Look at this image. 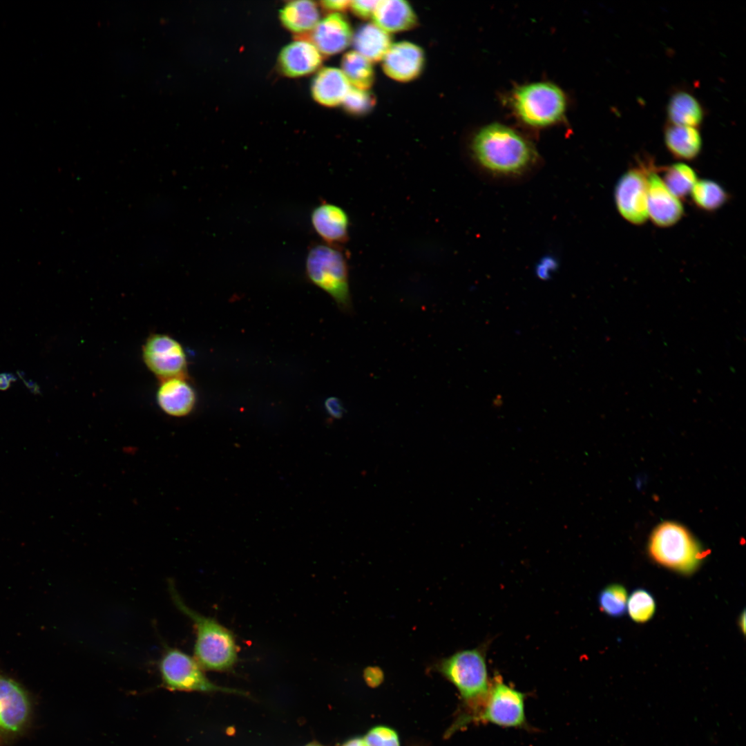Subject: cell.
I'll use <instances>...</instances> for the list:
<instances>
[{
    "instance_id": "1",
    "label": "cell",
    "mask_w": 746,
    "mask_h": 746,
    "mask_svg": "<svg viewBox=\"0 0 746 746\" xmlns=\"http://www.w3.org/2000/svg\"><path fill=\"white\" fill-rule=\"evenodd\" d=\"M488 644L457 651L437 660L433 669L459 691L465 711L455 725V729L472 723L488 694L489 677L486 652Z\"/></svg>"
},
{
    "instance_id": "2",
    "label": "cell",
    "mask_w": 746,
    "mask_h": 746,
    "mask_svg": "<svg viewBox=\"0 0 746 746\" xmlns=\"http://www.w3.org/2000/svg\"><path fill=\"white\" fill-rule=\"evenodd\" d=\"M470 149L477 164L499 175L520 174L537 159L535 148L526 139L513 128L498 123L477 131Z\"/></svg>"
},
{
    "instance_id": "3",
    "label": "cell",
    "mask_w": 746,
    "mask_h": 746,
    "mask_svg": "<svg viewBox=\"0 0 746 746\" xmlns=\"http://www.w3.org/2000/svg\"><path fill=\"white\" fill-rule=\"evenodd\" d=\"M169 589L175 606L193 622L195 630L194 658L203 670L225 671L237 662L238 647L233 633L217 620L203 615L187 606L181 599L173 581Z\"/></svg>"
},
{
    "instance_id": "4",
    "label": "cell",
    "mask_w": 746,
    "mask_h": 746,
    "mask_svg": "<svg viewBox=\"0 0 746 746\" xmlns=\"http://www.w3.org/2000/svg\"><path fill=\"white\" fill-rule=\"evenodd\" d=\"M648 551L654 562L682 575L694 573L707 555L691 533L674 522H662L653 529Z\"/></svg>"
},
{
    "instance_id": "5",
    "label": "cell",
    "mask_w": 746,
    "mask_h": 746,
    "mask_svg": "<svg viewBox=\"0 0 746 746\" xmlns=\"http://www.w3.org/2000/svg\"><path fill=\"white\" fill-rule=\"evenodd\" d=\"M305 274L309 281L328 294L342 312L352 313L347 258L343 248L325 243L311 245Z\"/></svg>"
},
{
    "instance_id": "6",
    "label": "cell",
    "mask_w": 746,
    "mask_h": 746,
    "mask_svg": "<svg viewBox=\"0 0 746 746\" xmlns=\"http://www.w3.org/2000/svg\"><path fill=\"white\" fill-rule=\"evenodd\" d=\"M511 104L522 122L530 126L543 127L562 118L566 108V99L564 92L556 85L535 82L515 90Z\"/></svg>"
},
{
    "instance_id": "7",
    "label": "cell",
    "mask_w": 746,
    "mask_h": 746,
    "mask_svg": "<svg viewBox=\"0 0 746 746\" xmlns=\"http://www.w3.org/2000/svg\"><path fill=\"white\" fill-rule=\"evenodd\" d=\"M158 669L163 686L171 691L245 694L242 691L213 683L193 657L177 648L166 646Z\"/></svg>"
},
{
    "instance_id": "8",
    "label": "cell",
    "mask_w": 746,
    "mask_h": 746,
    "mask_svg": "<svg viewBox=\"0 0 746 746\" xmlns=\"http://www.w3.org/2000/svg\"><path fill=\"white\" fill-rule=\"evenodd\" d=\"M526 694L506 684L499 676L491 680L486 699L472 722L504 728L528 729Z\"/></svg>"
},
{
    "instance_id": "9",
    "label": "cell",
    "mask_w": 746,
    "mask_h": 746,
    "mask_svg": "<svg viewBox=\"0 0 746 746\" xmlns=\"http://www.w3.org/2000/svg\"><path fill=\"white\" fill-rule=\"evenodd\" d=\"M648 156L639 157L619 178L614 190V199L620 215L633 225L646 222L647 211V178L656 168Z\"/></svg>"
},
{
    "instance_id": "10",
    "label": "cell",
    "mask_w": 746,
    "mask_h": 746,
    "mask_svg": "<svg viewBox=\"0 0 746 746\" xmlns=\"http://www.w3.org/2000/svg\"><path fill=\"white\" fill-rule=\"evenodd\" d=\"M142 356L149 370L160 381L186 377L187 361L184 351L173 338L163 334L149 336L142 347Z\"/></svg>"
},
{
    "instance_id": "11",
    "label": "cell",
    "mask_w": 746,
    "mask_h": 746,
    "mask_svg": "<svg viewBox=\"0 0 746 746\" xmlns=\"http://www.w3.org/2000/svg\"><path fill=\"white\" fill-rule=\"evenodd\" d=\"M657 167L652 169L647 178L648 217L657 227H670L684 216V207L680 200L673 195L657 173Z\"/></svg>"
},
{
    "instance_id": "12",
    "label": "cell",
    "mask_w": 746,
    "mask_h": 746,
    "mask_svg": "<svg viewBox=\"0 0 746 746\" xmlns=\"http://www.w3.org/2000/svg\"><path fill=\"white\" fill-rule=\"evenodd\" d=\"M311 224L324 243L343 248L350 238V219L341 207L322 201L311 212Z\"/></svg>"
},
{
    "instance_id": "13",
    "label": "cell",
    "mask_w": 746,
    "mask_h": 746,
    "mask_svg": "<svg viewBox=\"0 0 746 746\" xmlns=\"http://www.w3.org/2000/svg\"><path fill=\"white\" fill-rule=\"evenodd\" d=\"M425 64L423 49L410 41L392 44L382 59L384 73L391 79L408 82L421 73Z\"/></svg>"
},
{
    "instance_id": "14",
    "label": "cell",
    "mask_w": 746,
    "mask_h": 746,
    "mask_svg": "<svg viewBox=\"0 0 746 746\" xmlns=\"http://www.w3.org/2000/svg\"><path fill=\"white\" fill-rule=\"evenodd\" d=\"M353 32L347 19L334 12L319 20L312 30V43L325 55L339 53L352 43Z\"/></svg>"
},
{
    "instance_id": "15",
    "label": "cell",
    "mask_w": 746,
    "mask_h": 746,
    "mask_svg": "<svg viewBox=\"0 0 746 746\" xmlns=\"http://www.w3.org/2000/svg\"><path fill=\"white\" fill-rule=\"evenodd\" d=\"M28 714L29 702L23 690L14 680L0 676V729L17 731Z\"/></svg>"
},
{
    "instance_id": "16",
    "label": "cell",
    "mask_w": 746,
    "mask_h": 746,
    "mask_svg": "<svg viewBox=\"0 0 746 746\" xmlns=\"http://www.w3.org/2000/svg\"><path fill=\"white\" fill-rule=\"evenodd\" d=\"M156 399L164 413L173 417H182L192 411L196 396L186 377H173L160 381Z\"/></svg>"
},
{
    "instance_id": "17",
    "label": "cell",
    "mask_w": 746,
    "mask_h": 746,
    "mask_svg": "<svg viewBox=\"0 0 746 746\" xmlns=\"http://www.w3.org/2000/svg\"><path fill=\"white\" fill-rule=\"evenodd\" d=\"M322 55L315 46L305 40L294 41L280 51L278 64L281 71L291 77L308 75L318 68Z\"/></svg>"
},
{
    "instance_id": "18",
    "label": "cell",
    "mask_w": 746,
    "mask_h": 746,
    "mask_svg": "<svg viewBox=\"0 0 746 746\" xmlns=\"http://www.w3.org/2000/svg\"><path fill=\"white\" fill-rule=\"evenodd\" d=\"M351 86L341 69L325 67L319 70L314 77L311 91L317 102L332 107L343 103Z\"/></svg>"
},
{
    "instance_id": "19",
    "label": "cell",
    "mask_w": 746,
    "mask_h": 746,
    "mask_svg": "<svg viewBox=\"0 0 746 746\" xmlns=\"http://www.w3.org/2000/svg\"><path fill=\"white\" fill-rule=\"evenodd\" d=\"M668 123L698 128L706 111L701 102L685 88L675 90L669 96L666 108Z\"/></svg>"
},
{
    "instance_id": "20",
    "label": "cell",
    "mask_w": 746,
    "mask_h": 746,
    "mask_svg": "<svg viewBox=\"0 0 746 746\" xmlns=\"http://www.w3.org/2000/svg\"><path fill=\"white\" fill-rule=\"evenodd\" d=\"M372 18L374 23L388 33L408 30L417 23L414 10L404 0L379 1Z\"/></svg>"
},
{
    "instance_id": "21",
    "label": "cell",
    "mask_w": 746,
    "mask_h": 746,
    "mask_svg": "<svg viewBox=\"0 0 746 746\" xmlns=\"http://www.w3.org/2000/svg\"><path fill=\"white\" fill-rule=\"evenodd\" d=\"M663 137L667 149L677 160L691 161L701 152L702 139L698 128L667 123Z\"/></svg>"
},
{
    "instance_id": "22",
    "label": "cell",
    "mask_w": 746,
    "mask_h": 746,
    "mask_svg": "<svg viewBox=\"0 0 746 746\" xmlns=\"http://www.w3.org/2000/svg\"><path fill=\"white\" fill-rule=\"evenodd\" d=\"M352 43L354 50L372 63L382 60L392 44L390 33L374 23L363 24L358 28Z\"/></svg>"
},
{
    "instance_id": "23",
    "label": "cell",
    "mask_w": 746,
    "mask_h": 746,
    "mask_svg": "<svg viewBox=\"0 0 746 746\" xmlns=\"http://www.w3.org/2000/svg\"><path fill=\"white\" fill-rule=\"evenodd\" d=\"M319 17L316 3L307 0L289 1L280 11L283 26L296 33L312 30L318 22Z\"/></svg>"
},
{
    "instance_id": "24",
    "label": "cell",
    "mask_w": 746,
    "mask_h": 746,
    "mask_svg": "<svg viewBox=\"0 0 746 746\" xmlns=\"http://www.w3.org/2000/svg\"><path fill=\"white\" fill-rule=\"evenodd\" d=\"M341 70L352 87L367 90L374 84L372 63L355 50L349 51L343 55Z\"/></svg>"
},
{
    "instance_id": "25",
    "label": "cell",
    "mask_w": 746,
    "mask_h": 746,
    "mask_svg": "<svg viewBox=\"0 0 746 746\" xmlns=\"http://www.w3.org/2000/svg\"><path fill=\"white\" fill-rule=\"evenodd\" d=\"M690 195L696 207L706 212L718 210L729 200V194L724 187L709 179L698 180Z\"/></svg>"
},
{
    "instance_id": "26",
    "label": "cell",
    "mask_w": 746,
    "mask_h": 746,
    "mask_svg": "<svg viewBox=\"0 0 746 746\" xmlns=\"http://www.w3.org/2000/svg\"><path fill=\"white\" fill-rule=\"evenodd\" d=\"M662 173L664 184L678 199H684L689 195L698 180L694 169L682 162L664 167Z\"/></svg>"
},
{
    "instance_id": "27",
    "label": "cell",
    "mask_w": 746,
    "mask_h": 746,
    "mask_svg": "<svg viewBox=\"0 0 746 746\" xmlns=\"http://www.w3.org/2000/svg\"><path fill=\"white\" fill-rule=\"evenodd\" d=\"M628 595L625 587L611 584L604 587L598 595L601 611L612 618L622 617L627 612Z\"/></svg>"
},
{
    "instance_id": "28",
    "label": "cell",
    "mask_w": 746,
    "mask_h": 746,
    "mask_svg": "<svg viewBox=\"0 0 746 746\" xmlns=\"http://www.w3.org/2000/svg\"><path fill=\"white\" fill-rule=\"evenodd\" d=\"M656 609L654 597L645 589H635L628 597L627 611L631 619L637 623H644L650 620L655 614Z\"/></svg>"
},
{
    "instance_id": "29",
    "label": "cell",
    "mask_w": 746,
    "mask_h": 746,
    "mask_svg": "<svg viewBox=\"0 0 746 746\" xmlns=\"http://www.w3.org/2000/svg\"><path fill=\"white\" fill-rule=\"evenodd\" d=\"M375 103V97L372 93L351 86L342 104L348 113L360 115L369 112Z\"/></svg>"
},
{
    "instance_id": "30",
    "label": "cell",
    "mask_w": 746,
    "mask_h": 746,
    "mask_svg": "<svg viewBox=\"0 0 746 746\" xmlns=\"http://www.w3.org/2000/svg\"><path fill=\"white\" fill-rule=\"evenodd\" d=\"M363 739L367 746H400L399 737L392 728L378 725L371 728Z\"/></svg>"
},
{
    "instance_id": "31",
    "label": "cell",
    "mask_w": 746,
    "mask_h": 746,
    "mask_svg": "<svg viewBox=\"0 0 746 746\" xmlns=\"http://www.w3.org/2000/svg\"><path fill=\"white\" fill-rule=\"evenodd\" d=\"M379 1H350V7L352 13L361 19H367L372 17L374 10Z\"/></svg>"
},
{
    "instance_id": "32",
    "label": "cell",
    "mask_w": 746,
    "mask_h": 746,
    "mask_svg": "<svg viewBox=\"0 0 746 746\" xmlns=\"http://www.w3.org/2000/svg\"><path fill=\"white\" fill-rule=\"evenodd\" d=\"M325 406L327 413L334 419H340L342 417L344 412V408L342 403L336 397H329L325 403Z\"/></svg>"
},
{
    "instance_id": "33",
    "label": "cell",
    "mask_w": 746,
    "mask_h": 746,
    "mask_svg": "<svg viewBox=\"0 0 746 746\" xmlns=\"http://www.w3.org/2000/svg\"><path fill=\"white\" fill-rule=\"evenodd\" d=\"M556 261L550 257L542 259L536 269L537 274L541 278H547L552 271L555 269Z\"/></svg>"
},
{
    "instance_id": "34",
    "label": "cell",
    "mask_w": 746,
    "mask_h": 746,
    "mask_svg": "<svg viewBox=\"0 0 746 746\" xmlns=\"http://www.w3.org/2000/svg\"><path fill=\"white\" fill-rule=\"evenodd\" d=\"M350 1L346 0H336V1H321L322 6L329 11L339 12L344 11L349 8Z\"/></svg>"
},
{
    "instance_id": "35",
    "label": "cell",
    "mask_w": 746,
    "mask_h": 746,
    "mask_svg": "<svg viewBox=\"0 0 746 746\" xmlns=\"http://www.w3.org/2000/svg\"><path fill=\"white\" fill-rule=\"evenodd\" d=\"M16 377L11 374L3 373L0 374V390H5L10 386V381H15Z\"/></svg>"
},
{
    "instance_id": "36",
    "label": "cell",
    "mask_w": 746,
    "mask_h": 746,
    "mask_svg": "<svg viewBox=\"0 0 746 746\" xmlns=\"http://www.w3.org/2000/svg\"><path fill=\"white\" fill-rule=\"evenodd\" d=\"M342 746H367L363 738L354 737L345 741Z\"/></svg>"
},
{
    "instance_id": "37",
    "label": "cell",
    "mask_w": 746,
    "mask_h": 746,
    "mask_svg": "<svg viewBox=\"0 0 746 746\" xmlns=\"http://www.w3.org/2000/svg\"><path fill=\"white\" fill-rule=\"evenodd\" d=\"M738 624L740 626V630L743 631V634H745V611H743L742 614L740 615Z\"/></svg>"
},
{
    "instance_id": "38",
    "label": "cell",
    "mask_w": 746,
    "mask_h": 746,
    "mask_svg": "<svg viewBox=\"0 0 746 746\" xmlns=\"http://www.w3.org/2000/svg\"><path fill=\"white\" fill-rule=\"evenodd\" d=\"M305 746H323V745H321V744H319L318 743L312 742V743H309L305 745Z\"/></svg>"
}]
</instances>
